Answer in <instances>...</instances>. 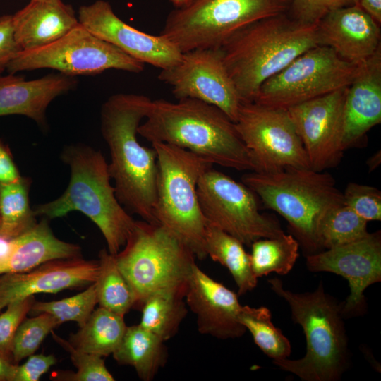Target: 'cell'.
<instances>
[{
  "label": "cell",
  "instance_id": "1",
  "mask_svg": "<svg viewBox=\"0 0 381 381\" xmlns=\"http://www.w3.org/2000/svg\"><path fill=\"white\" fill-rule=\"evenodd\" d=\"M152 99L134 93H117L102 104L100 128L109 147L108 164L119 202L143 221L158 224L155 217L158 167L155 149L143 146L138 128Z\"/></svg>",
  "mask_w": 381,
  "mask_h": 381
},
{
  "label": "cell",
  "instance_id": "2",
  "mask_svg": "<svg viewBox=\"0 0 381 381\" xmlns=\"http://www.w3.org/2000/svg\"><path fill=\"white\" fill-rule=\"evenodd\" d=\"M138 134L151 143H164L188 150L212 164L257 171L234 122L217 107L198 99H152Z\"/></svg>",
  "mask_w": 381,
  "mask_h": 381
},
{
  "label": "cell",
  "instance_id": "3",
  "mask_svg": "<svg viewBox=\"0 0 381 381\" xmlns=\"http://www.w3.org/2000/svg\"><path fill=\"white\" fill-rule=\"evenodd\" d=\"M318 45L317 23H301L284 13L245 26L219 49L242 102H249L267 80Z\"/></svg>",
  "mask_w": 381,
  "mask_h": 381
},
{
  "label": "cell",
  "instance_id": "4",
  "mask_svg": "<svg viewBox=\"0 0 381 381\" xmlns=\"http://www.w3.org/2000/svg\"><path fill=\"white\" fill-rule=\"evenodd\" d=\"M61 159L70 168L68 185L58 198L37 205L35 214L55 219L79 211L97 226L109 253L117 254L126 244L135 220L116 196L104 157L99 150L77 144L65 146Z\"/></svg>",
  "mask_w": 381,
  "mask_h": 381
},
{
  "label": "cell",
  "instance_id": "5",
  "mask_svg": "<svg viewBox=\"0 0 381 381\" xmlns=\"http://www.w3.org/2000/svg\"><path fill=\"white\" fill-rule=\"evenodd\" d=\"M271 289L289 305L291 318L306 339L305 356L297 360L273 361L282 370L303 381H337L349 365L348 339L339 303L320 283L313 292L295 293L278 278L268 279Z\"/></svg>",
  "mask_w": 381,
  "mask_h": 381
},
{
  "label": "cell",
  "instance_id": "6",
  "mask_svg": "<svg viewBox=\"0 0 381 381\" xmlns=\"http://www.w3.org/2000/svg\"><path fill=\"white\" fill-rule=\"evenodd\" d=\"M242 182L264 205L289 224L291 234L306 255L318 253L316 231L323 217L344 203L334 177L310 168H286L271 172L250 171Z\"/></svg>",
  "mask_w": 381,
  "mask_h": 381
},
{
  "label": "cell",
  "instance_id": "7",
  "mask_svg": "<svg viewBox=\"0 0 381 381\" xmlns=\"http://www.w3.org/2000/svg\"><path fill=\"white\" fill-rule=\"evenodd\" d=\"M157 154L158 175L155 217L194 254L207 257L205 238L207 222L197 195L199 178L212 164L185 149L152 143Z\"/></svg>",
  "mask_w": 381,
  "mask_h": 381
},
{
  "label": "cell",
  "instance_id": "8",
  "mask_svg": "<svg viewBox=\"0 0 381 381\" xmlns=\"http://www.w3.org/2000/svg\"><path fill=\"white\" fill-rule=\"evenodd\" d=\"M123 248L114 258L133 292V308L140 310L156 291L187 286L195 256L164 226L135 221Z\"/></svg>",
  "mask_w": 381,
  "mask_h": 381
},
{
  "label": "cell",
  "instance_id": "9",
  "mask_svg": "<svg viewBox=\"0 0 381 381\" xmlns=\"http://www.w3.org/2000/svg\"><path fill=\"white\" fill-rule=\"evenodd\" d=\"M292 0H189L168 14L159 35L185 53L219 49L258 20L288 13Z\"/></svg>",
  "mask_w": 381,
  "mask_h": 381
},
{
  "label": "cell",
  "instance_id": "10",
  "mask_svg": "<svg viewBox=\"0 0 381 381\" xmlns=\"http://www.w3.org/2000/svg\"><path fill=\"white\" fill-rule=\"evenodd\" d=\"M144 64L114 45L99 38L80 23L55 42L37 49L21 51L6 71H20L50 68L62 74L94 75L109 69L138 73Z\"/></svg>",
  "mask_w": 381,
  "mask_h": 381
},
{
  "label": "cell",
  "instance_id": "11",
  "mask_svg": "<svg viewBox=\"0 0 381 381\" xmlns=\"http://www.w3.org/2000/svg\"><path fill=\"white\" fill-rule=\"evenodd\" d=\"M358 66L342 59L327 46H315L267 80L254 100L273 108L293 106L348 87Z\"/></svg>",
  "mask_w": 381,
  "mask_h": 381
},
{
  "label": "cell",
  "instance_id": "12",
  "mask_svg": "<svg viewBox=\"0 0 381 381\" xmlns=\"http://www.w3.org/2000/svg\"><path fill=\"white\" fill-rule=\"evenodd\" d=\"M197 195L207 223L243 245L284 234L274 217L260 212L256 195L247 186L212 167L199 178Z\"/></svg>",
  "mask_w": 381,
  "mask_h": 381
},
{
  "label": "cell",
  "instance_id": "13",
  "mask_svg": "<svg viewBox=\"0 0 381 381\" xmlns=\"http://www.w3.org/2000/svg\"><path fill=\"white\" fill-rule=\"evenodd\" d=\"M234 123L256 171L310 168L303 143L286 109L242 102Z\"/></svg>",
  "mask_w": 381,
  "mask_h": 381
},
{
  "label": "cell",
  "instance_id": "14",
  "mask_svg": "<svg viewBox=\"0 0 381 381\" xmlns=\"http://www.w3.org/2000/svg\"><path fill=\"white\" fill-rule=\"evenodd\" d=\"M158 79L171 87L178 99H195L221 109L233 122L242 101L222 61L219 49L183 53L176 65L162 69Z\"/></svg>",
  "mask_w": 381,
  "mask_h": 381
},
{
  "label": "cell",
  "instance_id": "15",
  "mask_svg": "<svg viewBox=\"0 0 381 381\" xmlns=\"http://www.w3.org/2000/svg\"><path fill=\"white\" fill-rule=\"evenodd\" d=\"M347 88L336 90L286 109L313 170L324 171L337 166L345 151L344 109Z\"/></svg>",
  "mask_w": 381,
  "mask_h": 381
},
{
  "label": "cell",
  "instance_id": "16",
  "mask_svg": "<svg viewBox=\"0 0 381 381\" xmlns=\"http://www.w3.org/2000/svg\"><path fill=\"white\" fill-rule=\"evenodd\" d=\"M310 272L340 275L349 283L350 293L342 302L344 318L361 315L366 310L364 291L381 282V232L368 233L358 240L306 255Z\"/></svg>",
  "mask_w": 381,
  "mask_h": 381
},
{
  "label": "cell",
  "instance_id": "17",
  "mask_svg": "<svg viewBox=\"0 0 381 381\" xmlns=\"http://www.w3.org/2000/svg\"><path fill=\"white\" fill-rule=\"evenodd\" d=\"M78 21L99 38L135 60L162 69L178 64L181 53L162 35H153L129 25L114 12L111 4L97 0L78 9Z\"/></svg>",
  "mask_w": 381,
  "mask_h": 381
},
{
  "label": "cell",
  "instance_id": "18",
  "mask_svg": "<svg viewBox=\"0 0 381 381\" xmlns=\"http://www.w3.org/2000/svg\"><path fill=\"white\" fill-rule=\"evenodd\" d=\"M99 270V260L80 257L50 260L25 272L0 275V310L35 294L87 286L96 281Z\"/></svg>",
  "mask_w": 381,
  "mask_h": 381
},
{
  "label": "cell",
  "instance_id": "19",
  "mask_svg": "<svg viewBox=\"0 0 381 381\" xmlns=\"http://www.w3.org/2000/svg\"><path fill=\"white\" fill-rule=\"evenodd\" d=\"M187 306L197 317L198 331L219 339H236L246 332L238 315V295L201 270L196 264L188 279Z\"/></svg>",
  "mask_w": 381,
  "mask_h": 381
},
{
  "label": "cell",
  "instance_id": "20",
  "mask_svg": "<svg viewBox=\"0 0 381 381\" xmlns=\"http://www.w3.org/2000/svg\"><path fill=\"white\" fill-rule=\"evenodd\" d=\"M317 34L318 45L330 47L356 66L381 48L380 25L358 3L327 13L317 23Z\"/></svg>",
  "mask_w": 381,
  "mask_h": 381
},
{
  "label": "cell",
  "instance_id": "21",
  "mask_svg": "<svg viewBox=\"0 0 381 381\" xmlns=\"http://www.w3.org/2000/svg\"><path fill=\"white\" fill-rule=\"evenodd\" d=\"M381 122V48L358 66L348 86L344 109L343 145L346 150L360 142Z\"/></svg>",
  "mask_w": 381,
  "mask_h": 381
},
{
  "label": "cell",
  "instance_id": "22",
  "mask_svg": "<svg viewBox=\"0 0 381 381\" xmlns=\"http://www.w3.org/2000/svg\"><path fill=\"white\" fill-rule=\"evenodd\" d=\"M77 83L75 77L59 72L30 80L12 73L0 75V116L22 115L45 127L49 104L73 90Z\"/></svg>",
  "mask_w": 381,
  "mask_h": 381
},
{
  "label": "cell",
  "instance_id": "23",
  "mask_svg": "<svg viewBox=\"0 0 381 381\" xmlns=\"http://www.w3.org/2000/svg\"><path fill=\"white\" fill-rule=\"evenodd\" d=\"M14 36L22 51L48 45L79 23L70 4L62 0H30L12 14Z\"/></svg>",
  "mask_w": 381,
  "mask_h": 381
},
{
  "label": "cell",
  "instance_id": "24",
  "mask_svg": "<svg viewBox=\"0 0 381 381\" xmlns=\"http://www.w3.org/2000/svg\"><path fill=\"white\" fill-rule=\"evenodd\" d=\"M8 242L0 253V275L25 272L50 260L82 257L79 246L55 236L46 217Z\"/></svg>",
  "mask_w": 381,
  "mask_h": 381
},
{
  "label": "cell",
  "instance_id": "25",
  "mask_svg": "<svg viewBox=\"0 0 381 381\" xmlns=\"http://www.w3.org/2000/svg\"><path fill=\"white\" fill-rule=\"evenodd\" d=\"M120 364L132 366L140 379L151 381L167 361L164 341L139 324L127 327L112 353Z\"/></svg>",
  "mask_w": 381,
  "mask_h": 381
},
{
  "label": "cell",
  "instance_id": "26",
  "mask_svg": "<svg viewBox=\"0 0 381 381\" xmlns=\"http://www.w3.org/2000/svg\"><path fill=\"white\" fill-rule=\"evenodd\" d=\"M205 248L207 256L229 271L238 287V295H243L255 288L258 278L253 272L250 255L239 240L207 223Z\"/></svg>",
  "mask_w": 381,
  "mask_h": 381
},
{
  "label": "cell",
  "instance_id": "27",
  "mask_svg": "<svg viewBox=\"0 0 381 381\" xmlns=\"http://www.w3.org/2000/svg\"><path fill=\"white\" fill-rule=\"evenodd\" d=\"M186 289L187 286L167 289L151 294L140 309L139 325L164 341L173 337L188 313Z\"/></svg>",
  "mask_w": 381,
  "mask_h": 381
},
{
  "label": "cell",
  "instance_id": "28",
  "mask_svg": "<svg viewBox=\"0 0 381 381\" xmlns=\"http://www.w3.org/2000/svg\"><path fill=\"white\" fill-rule=\"evenodd\" d=\"M126 327L123 316L99 306L80 329L71 335L69 342L81 351L108 356L119 345Z\"/></svg>",
  "mask_w": 381,
  "mask_h": 381
},
{
  "label": "cell",
  "instance_id": "29",
  "mask_svg": "<svg viewBox=\"0 0 381 381\" xmlns=\"http://www.w3.org/2000/svg\"><path fill=\"white\" fill-rule=\"evenodd\" d=\"M32 180L20 176L8 182H0V239L8 241L37 224L30 206Z\"/></svg>",
  "mask_w": 381,
  "mask_h": 381
},
{
  "label": "cell",
  "instance_id": "30",
  "mask_svg": "<svg viewBox=\"0 0 381 381\" xmlns=\"http://www.w3.org/2000/svg\"><path fill=\"white\" fill-rule=\"evenodd\" d=\"M250 246V265L257 278L272 272L280 275L288 274L299 255V243L291 234L260 238Z\"/></svg>",
  "mask_w": 381,
  "mask_h": 381
},
{
  "label": "cell",
  "instance_id": "31",
  "mask_svg": "<svg viewBox=\"0 0 381 381\" xmlns=\"http://www.w3.org/2000/svg\"><path fill=\"white\" fill-rule=\"evenodd\" d=\"M99 270L95 285L97 303L108 310L123 316L134 306V296L119 270L114 255L106 249L99 254Z\"/></svg>",
  "mask_w": 381,
  "mask_h": 381
},
{
  "label": "cell",
  "instance_id": "32",
  "mask_svg": "<svg viewBox=\"0 0 381 381\" xmlns=\"http://www.w3.org/2000/svg\"><path fill=\"white\" fill-rule=\"evenodd\" d=\"M238 320L251 334L260 350L273 361L288 358L291 351L289 340L272 322L270 310L265 306H242Z\"/></svg>",
  "mask_w": 381,
  "mask_h": 381
},
{
  "label": "cell",
  "instance_id": "33",
  "mask_svg": "<svg viewBox=\"0 0 381 381\" xmlns=\"http://www.w3.org/2000/svg\"><path fill=\"white\" fill-rule=\"evenodd\" d=\"M368 222L344 203L331 210L316 231L318 250L351 243L366 236Z\"/></svg>",
  "mask_w": 381,
  "mask_h": 381
},
{
  "label": "cell",
  "instance_id": "34",
  "mask_svg": "<svg viewBox=\"0 0 381 381\" xmlns=\"http://www.w3.org/2000/svg\"><path fill=\"white\" fill-rule=\"evenodd\" d=\"M97 303L95 285L93 283L81 293L71 297L48 302L35 301L30 312L34 315L48 313L61 323L76 322L80 327L86 322Z\"/></svg>",
  "mask_w": 381,
  "mask_h": 381
},
{
  "label": "cell",
  "instance_id": "35",
  "mask_svg": "<svg viewBox=\"0 0 381 381\" xmlns=\"http://www.w3.org/2000/svg\"><path fill=\"white\" fill-rule=\"evenodd\" d=\"M34 316L25 318L15 334L12 349V359L15 364L34 354L47 335L61 324L46 313Z\"/></svg>",
  "mask_w": 381,
  "mask_h": 381
},
{
  "label": "cell",
  "instance_id": "36",
  "mask_svg": "<svg viewBox=\"0 0 381 381\" xmlns=\"http://www.w3.org/2000/svg\"><path fill=\"white\" fill-rule=\"evenodd\" d=\"M54 339L68 353L77 368L69 380L73 381H114L115 379L106 367L102 356L75 348L69 341L64 340L52 332Z\"/></svg>",
  "mask_w": 381,
  "mask_h": 381
},
{
  "label": "cell",
  "instance_id": "37",
  "mask_svg": "<svg viewBox=\"0 0 381 381\" xmlns=\"http://www.w3.org/2000/svg\"><path fill=\"white\" fill-rule=\"evenodd\" d=\"M343 194L344 204L367 221L381 220V191L371 186L350 182Z\"/></svg>",
  "mask_w": 381,
  "mask_h": 381
},
{
  "label": "cell",
  "instance_id": "38",
  "mask_svg": "<svg viewBox=\"0 0 381 381\" xmlns=\"http://www.w3.org/2000/svg\"><path fill=\"white\" fill-rule=\"evenodd\" d=\"M35 301L34 296L13 301L0 315V353L12 361L15 334Z\"/></svg>",
  "mask_w": 381,
  "mask_h": 381
},
{
  "label": "cell",
  "instance_id": "39",
  "mask_svg": "<svg viewBox=\"0 0 381 381\" xmlns=\"http://www.w3.org/2000/svg\"><path fill=\"white\" fill-rule=\"evenodd\" d=\"M358 0H292L289 16L304 23H318L327 13Z\"/></svg>",
  "mask_w": 381,
  "mask_h": 381
},
{
  "label": "cell",
  "instance_id": "40",
  "mask_svg": "<svg viewBox=\"0 0 381 381\" xmlns=\"http://www.w3.org/2000/svg\"><path fill=\"white\" fill-rule=\"evenodd\" d=\"M21 51L14 36L12 15L0 16V75Z\"/></svg>",
  "mask_w": 381,
  "mask_h": 381
},
{
  "label": "cell",
  "instance_id": "41",
  "mask_svg": "<svg viewBox=\"0 0 381 381\" xmlns=\"http://www.w3.org/2000/svg\"><path fill=\"white\" fill-rule=\"evenodd\" d=\"M56 363L54 355L32 354L22 365H17L13 381H38Z\"/></svg>",
  "mask_w": 381,
  "mask_h": 381
},
{
  "label": "cell",
  "instance_id": "42",
  "mask_svg": "<svg viewBox=\"0 0 381 381\" xmlns=\"http://www.w3.org/2000/svg\"><path fill=\"white\" fill-rule=\"evenodd\" d=\"M20 176L9 147L0 140V182H8Z\"/></svg>",
  "mask_w": 381,
  "mask_h": 381
},
{
  "label": "cell",
  "instance_id": "43",
  "mask_svg": "<svg viewBox=\"0 0 381 381\" xmlns=\"http://www.w3.org/2000/svg\"><path fill=\"white\" fill-rule=\"evenodd\" d=\"M358 4L380 25L381 0H358Z\"/></svg>",
  "mask_w": 381,
  "mask_h": 381
},
{
  "label": "cell",
  "instance_id": "44",
  "mask_svg": "<svg viewBox=\"0 0 381 381\" xmlns=\"http://www.w3.org/2000/svg\"><path fill=\"white\" fill-rule=\"evenodd\" d=\"M17 365L0 353V381H13Z\"/></svg>",
  "mask_w": 381,
  "mask_h": 381
},
{
  "label": "cell",
  "instance_id": "45",
  "mask_svg": "<svg viewBox=\"0 0 381 381\" xmlns=\"http://www.w3.org/2000/svg\"><path fill=\"white\" fill-rule=\"evenodd\" d=\"M381 162L380 150L376 152L374 155L368 158L366 164L370 171H373L377 169Z\"/></svg>",
  "mask_w": 381,
  "mask_h": 381
},
{
  "label": "cell",
  "instance_id": "46",
  "mask_svg": "<svg viewBox=\"0 0 381 381\" xmlns=\"http://www.w3.org/2000/svg\"><path fill=\"white\" fill-rule=\"evenodd\" d=\"M189 0H169L174 8H179L184 6Z\"/></svg>",
  "mask_w": 381,
  "mask_h": 381
}]
</instances>
